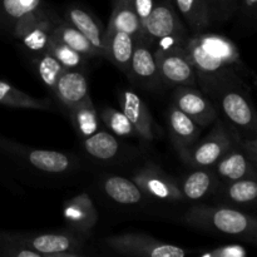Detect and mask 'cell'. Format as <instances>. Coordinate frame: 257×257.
Returning a JSON list of instances; mask_svg holds the SVG:
<instances>
[{"mask_svg":"<svg viewBox=\"0 0 257 257\" xmlns=\"http://www.w3.org/2000/svg\"><path fill=\"white\" fill-rule=\"evenodd\" d=\"M186 52L195 67L197 82L223 77H238L245 70L240 52L232 40L215 33L188 35Z\"/></svg>","mask_w":257,"mask_h":257,"instance_id":"6da1fadb","label":"cell"},{"mask_svg":"<svg viewBox=\"0 0 257 257\" xmlns=\"http://www.w3.org/2000/svg\"><path fill=\"white\" fill-rule=\"evenodd\" d=\"M197 83L233 132L240 137L256 136L255 108L241 78L223 77Z\"/></svg>","mask_w":257,"mask_h":257,"instance_id":"7a4b0ae2","label":"cell"},{"mask_svg":"<svg viewBox=\"0 0 257 257\" xmlns=\"http://www.w3.org/2000/svg\"><path fill=\"white\" fill-rule=\"evenodd\" d=\"M190 226L210 232L255 242L257 238V221L252 215L238 208L227 206L197 205L185 215Z\"/></svg>","mask_w":257,"mask_h":257,"instance_id":"3957f363","label":"cell"},{"mask_svg":"<svg viewBox=\"0 0 257 257\" xmlns=\"http://www.w3.org/2000/svg\"><path fill=\"white\" fill-rule=\"evenodd\" d=\"M0 243H12L42 253L43 257H80L84 241L73 232H5L0 231Z\"/></svg>","mask_w":257,"mask_h":257,"instance_id":"277c9868","label":"cell"},{"mask_svg":"<svg viewBox=\"0 0 257 257\" xmlns=\"http://www.w3.org/2000/svg\"><path fill=\"white\" fill-rule=\"evenodd\" d=\"M188 35V29L172 0H155L150 15L143 24V40L153 49L166 42L185 43Z\"/></svg>","mask_w":257,"mask_h":257,"instance_id":"5b68a950","label":"cell"},{"mask_svg":"<svg viewBox=\"0 0 257 257\" xmlns=\"http://www.w3.org/2000/svg\"><path fill=\"white\" fill-rule=\"evenodd\" d=\"M240 136L227 124L218 120L207 137L188 150L178 153L186 166L191 168H211L223 155L235 147Z\"/></svg>","mask_w":257,"mask_h":257,"instance_id":"8992f818","label":"cell"},{"mask_svg":"<svg viewBox=\"0 0 257 257\" xmlns=\"http://www.w3.org/2000/svg\"><path fill=\"white\" fill-rule=\"evenodd\" d=\"M185 43L167 42L153 48L163 87L197 84V74L186 52Z\"/></svg>","mask_w":257,"mask_h":257,"instance_id":"52a82bcc","label":"cell"},{"mask_svg":"<svg viewBox=\"0 0 257 257\" xmlns=\"http://www.w3.org/2000/svg\"><path fill=\"white\" fill-rule=\"evenodd\" d=\"M0 150L12 156L23 165L47 175H62L74 168V161L69 155L49 150H37L28 146L0 138Z\"/></svg>","mask_w":257,"mask_h":257,"instance_id":"ba28073f","label":"cell"},{"mask_svg":"<svg viewBox=\"0 0 257 257\" xmlns=\"http://www.w3.org/2000/svg\"><path fill=\"white\" fill-rule=\"evenodd\" d=\"M104 243L118 255L132 257H183L188 253L181 246L165 243L145 233H120L104 238Z\"/></svg>","mask_w":257,"mask_h":257,"instance_id":"9c48e42d","label":"cell"},{"mask_svg":"<svg viewBox=\"0 0 257 257\" xmlns=\"http://www.w3.org/2000/svg\"><path fill=\"white\" fill-rule=\"evenodd\" d=\"M52 10L43 5L37 12L20 18L13 27L10 35L19 40L27 50L39 54L47 50L52 37Z\"/></svg>","mask_w":257,"mask_h":257,"instance_id":"30bf717a","label":"cell"},{"mask_svg":"<svg viewBox=\"0 0 257 257\" xmlns=\"http://www.w3.org/2000/svg\"><path fill=\"white\" fill-rule=\"evenodd\" d=\"M132 180L146 197L166 202H180L185 200L177 181L152 162L146 163L138 170L133 175Z\"/></svg>","mask_w":257,"mask_h":257,"instance_id":"8fae6325","label":"cell"},{"mask_svg":"<svg viewBox=\"0 0 257 257\" xmlns=\"http://www.w3.org/2000/svg\"><path fill=\"white\" fill-rule=\"evenodd\" d=\"M172 104L185 114L192 118L201 127H207L217 119V110L210 98L195 88V85H182L173 90Z\"/></svg>","mask_w":257,"mask_h":257,"instance_id":"7c38bea8","label":"cell"},{"mask_svg":"<svg viewBox=\"0 0 257 257\" xmlns=\"http://www.w3.org/2000/svg\"><path fill=\"white\" fill-rule=\"evenodd\" d=\"M128 78L135 84L148 90H157L163 87L155 52L143 39L135 42Z\"/></svg>","mask_w":257,"mask_h":257,"instance_id":"4fadbf2b","label":"cell"},{"mask_svg":"<svg viewBox=\"0 0 257 257\" xmlns=\"http://www.w3.org/2000/svg\"><path fill=\"white\" fill-rule=\"evenodd\" d=\"M120 110L133 125L137 137L151 142L155 140V120L145 100L133 90H123L119 94Z\"/></svg>","mask_w":257,"mask_h":257,"instance_id":"5bb4252c","label":"cell"},{"mask_svg":"<svg viewBox=\"0 0 257 257\" xmlns=\"http://www.w3.org/2000/svg\"><path fill=\"white\" fill-rule=\"evenodd\" d=\"M63 217L78 235H89L98 222V211L88 193L82 192L64 203Z\"/></svg>","mask_w":257,"mask_h":257,"instance_id":"9a60e30c","label":"cell"},{"mask_svg":"<svg viewBox=\"0 0 257 257\" xmlns=\"http://www.w3.org/2000/svg\"><path fill=\"white\" fill-rule=\"evenodd\" d=\"M53 94L67 110L72 109L90 98L87 77L80 70L65 69L58 79Z\"/></svg>","mask_w":257,"mask_h":257,"instance_id":"2e32d148","label":"cell"},{"mask_svg":"<svg viewBox=\"0 0 257 257\" xmlns=\"http://www.w3.org/2000/svg\"><path fill=\"white\" fill-rule=\"evenodd\" d=\"M220 182H231L241 178L256 177V163L251 162L237 145L231 148L211 167Z\"/></svg>","mask_w":257,"mask_h":257,"instance_id":"e0dca14e","label":"cell"},{"mask_svg":"<svg viewBox=\"0 0 257 257\" xmlns=\"http://www.w3.org/2000/svg\"><path fill=\"white\" fill-rule=\"evenodd\" d=\"M167 127L171 141L178 153L188 150L197 142L202 128L173 104L168 108Z\"/></svg>","mask_w":257,"mask_h":257,"instance_id":"ac0fdd59","label":"cell"},{"mask_svg":"<svg viewBox=\"0 0 257 257\" xmlns=\"http://www.w3.org/2000/svg\"><path fill=\"white\" fill-rule=\"evenodd\" d=\"M133 49H135V39L128 33L105 29L104 58L110 60L127 77L130 75Z\"/></svg>","mask_w":257,"mask_h":257,"instance_id":"d6986e66","label":"cell"},{"mask_svg":"<svg viewBox=\"0 0 257 257\" xmlns=\"http://www.w3.org/2000/svg\"><path fill=\"white\" fill-rule=\"evenodd\" d=\"M63 18L89 40L90 44L99 53L100 58H104V33L93 14L78 5H70L65 8Z\"/></svg>","mask_w":257,"mask_h":257,"instance_id":"ffe728a7","label":"cell"},{"mask_svg":"<svg viewBox=\"0 0 257 257\" xmlns=\"http://www.w3.org/2000/svg\"><path fill=\"white\" fill-rule=\"evenodd\" d=\"M193 172L183 178L180 185L183 198L198 201L216 192L220 181L212 168H193Z\"/></svg>","mask_w":257,"mask_h":257,"instance_id":"44dd1931","label":"cell"},{"mask_svg":"<svg viewBox=\"0 0 257 257\" xmlns=\"http://www.w3.org/2000/svg\"><path fill=\"white\" fill-rule=\"evenodd\" d=\"M217 187V197L222 202L236 207L253 206L257 198L256 177L241 178L231 182H220Z\"/></svg>","mask_w":257,"mask_h":257,"instance_id":"7402d4cb","label":"cell"},{"mask_svg":"<svg viewBox=\"0 0 257 257\" xmlns=\"http://www.w3.org/2000/svg\"><path fill=\"white\" fill-rule=\"evenodd\" d=\"M107 29L128 33L135 42L143 39V28L132 0H112V13Z\"/></svg>","mask_w":257,"mask_h":257,"instance_id":"603a6c76","label":"cell"},{"mask_svg":"<svg viewBox=\"0 0 257 257\" xmlns=\"http://www.w3.org/2000/svg\"><path fill=\"white\" fill-rule=\"evenodd\" d=\"M53 29L52 35L57 38L58 40L67 44L68 47L73 48L74 50L79 52L87 58H100L99 53L97 52L94 47L89 43V40L82 34L78 29H75L69 22L64 19L63 17L55 14L53 12Z\"/></svg>","mask_w":257,"mask_h":257,"instance_id":"cb8c5ba5","label":"cell"},{"mask_svg":"<svg viewBox=\"0 0 257 257\" xmlns=\"http://www.w3.org/2000/svg\"><path fill=\"white\" fill-rule=\"evenodd\" d=\"M172 3L191 34L205 32L212 25L208 0H172Z\"/></svg>","mask_w":257,"mask_h":257,"instance_id":"d4e9b609","label":"cell"},{"mask_svg":"<svg viewBox=\"0 0 257 257\" xmlns=\"http://www.w3.org/2000/svg\"><path fill=\"white\" fill-rule=\"evenodd\" d=\"M105 195L119 205H138L146 198L136 182L123 176H105L102 182Z\"/></svg>","mask_w":257,"mask_h":257,"instance_id":"484cf974","label":"cell"},{"mask_svg":"<svg viewBox=\"0 0 257 257\" xmlns=\"http://www.w3.org/2000/svg\"><path fill=\"white\" fill-rule=\"evenodd\" d=\"M0 105L22 109L52 110L53 104L49 99L33 97L23 90L18 89L8 82L0 80Z\"/></svg>","mask_w":257,"mask_h":257,"instance_id":"4316f807","label":"cell"},{"mask_svg":"<svg viewBox=\"0 0 257 257\" xmlns=\"http://www.w3.org/2000/svg\"><path fill=\"white\" fill-rule=\"evenodd\" d=\"M82 143L88 155L102 162L112 161L119 152V142L109 131H97L92 136L82 140Z\"/></svg>","mask_w":257,"mask_h":257,"instance_id":"83f0119b","label":"cell"},{"mask_svg":"<svg viewBox=\"0 0 257 257\" xmlns=\"http://www.w3.org/2000/svg\"><path fill=\"white\" fill-rule=\"evenodd\" d=\"M68 113L73 127L80 140H84L100 130L99 114L90 98L75 105L72 109H68Z\"/></svg>","mask_w":257,"mask_h":257,"instance_id":"f1b7e54d","label":"cell"},{"mask_svg":"<svg viewBox=\"0 0 257 257\" xmlns=\"http://www.w3.org/2000/svg\"><path fill=\"white\" fill-rule=\"evenodd\" d=\"M43 5V0H0V30L10 34L20 18L37 12Z\"/></svg>","mask_w":257,"mask_h":257,"instance_id":"f546056e","label":"cell"},{"mask_svg":"<svg viewBox=\"0 0 257 257\" xmlns=\"http://www.w3.org/2000/svg\"><path fill=\"white\" fill-rule=\"evenodd\" d=\"M35 70H37L38 78L42 80L45 88H48L53 93L55 89V85H57L58 79H59V77L65 69L55 59L52 53L44 50V52L37 54V58H35Z\"/></svg>","mask_w":257,"mask_h":257,"instance_id":"4dcf8cb0","label":"cell"},{"mask_svg":"<svg viewBox=\"0 0 257 257\" xmlns=\"http://www.w3.org/2000/svg\"><path fill=\"white\" fill-rule=\"evenodd\" d=\"M47 50L54 55L55 59L63 65L64 69L82 70L85 67V63H87L88 59L87 57L80 54L79 52L74 50L73 48L68 47L67 44L58 40L53 35L50 37L49 43H48Z\"/></svg>","mask_w":257,"mask_h":257,"instance_id":"1f68e13d","label":"cell"},{"mask_svg":"<svg viewBox=\"0 0 257 257\" xmlns=\"http://www.w3.org/2000/svg\"><path fill=\"white\" fill-rule=\"evenodd\" d=\"M100 120L104 123L110 133L117 137L130 138L136 135V131L124 113L120 109H115L112 107H104L100 110Z\"/></svg>","mask_w":257,"mask_h":257,"instance_id":"d6a6232c","label":"cell"},{"mask_svg":"<svg viewBox=\"0 0 257 257\" xmlns=\"http://www.w3.org/2000/svg\"><path fill=\"white\" fill-rule=\"evenodd\" d=\"M238 0H208L211 24L228 22L237 12Z\"/></svg>","mask_w":257,"mask_h":257,"instance_id":"836d02e7","label":"cell"},{"mask_svg":"<svg viewBox=\"0 0 257 257\" xmlns=\"http://www.w3.org/2000/svg\"><path fill=\"white\" fill-rule=\"evenodd\" d=\"M0 256L3 257H43L42 253L35 252L22 246L12 243H0Z\"/></svg>","mask_w":257,"mask_h":257,"instance_id":"e575fe53","label":"cell"},{"mask_svg":"<svg viewBox=\"0 0 257 257\" xmlns=\"http://www.w3.org/2000/svg\"><path fill=\"white\" fill-rule=\"evenodd\" d=\"M246 255V250L242 246L231 245V246H222L220 248L211 251L206 253V256L211 257H243Z\"/></svg>","mask_w":257,"mask_h":257,"instance_id":"d590c367","label":"cell"},{"mask_svg":"<svg viewBox=\"0 0 257 257\" xmlns=\"http://www.w3.org/2000/svg\"><path fill=\"white\" fill-rule=\"evenodd\" d=\"M257 0H238L237 12L241 13L245 20H253L256 18Z\"/></svg>","mask_w":257,"mask_h":257,"instance_id":"8d00e7d4","label":"cell"}]
</instances>
